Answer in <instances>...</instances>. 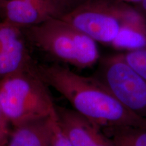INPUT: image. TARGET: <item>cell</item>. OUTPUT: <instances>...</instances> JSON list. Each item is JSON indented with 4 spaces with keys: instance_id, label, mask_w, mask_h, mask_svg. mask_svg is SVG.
Segmentation results:
<instances>
[{
    "instance_id": "obj_1",
    "label": "cell",
    "mask_w": 146,
    "mask_h": 146,
    "mask_svg": "<svg viewBox=\"0 0 146 146\" xmlns=\"http://www.w3.org/2000/svg\"><path fill=\"white\" fill-rule=\"evenodd\" d=\"M32 68L48 87L65 98L74 109L102 128L121 125L146 127V118L133 114L95 77L76 74L59 64H37Z\"/></svg>"
},
{
    "instance_id": "obj_2",
    "label": "cell",
    "mask_w": 146,
    "mask_h": 146,
    "mask_svg": "<svg viewBox=\"0 0 146 146\" xmlns=\"http://www.w3.org/2000/svg\"><path fill=\"white\" fill-rule=\"evenodd\" d=\"M22 30L31 44L64 64L86 69L100 60L97 42L60 18H50Z\"/></svg>"
},
{
    "instance_id": "obj_3",
    "label": "cell",
    "mask_w": 146,
    "mask_h": 146,
    "mask_svg": "<svg viewBox=\"0 0 146 146\" xmlns=\"http://www.w3.org/2000/svg\"><path fill=\"white\" fill-rule=\"evenodd\" d=\"M47 87L32 64L0 78V107L12 127L54 112Z\"/></svg>"
},
{
    "instance_id": "obj_4",
    "label": "cell",
    "mask_w": 146,
    "mask_h": 146,
    "mask_svg": "<svg viewBox=\"0 0 146 146\" xmlns=\"http://www.w3.org/2000/svg\"><path fill=\"white\" fill-rule=\"evenodd\" d=\"M129 5L117 0H88L59 18L97 43L110 46Z\"/></svg>"
},
{
    "instance_id": "obj_5",
    "label": "cell",
    "mask_w": 146,
    "mask_h": 146,
    "mask_svg": "<svg viewBox=\"0 0 146 146\" xmlns=\"http://www.w3.org/2000/svg\"><path fill=\"white\" fill-rule=\"evenodd\" d=\"M94 76L133 114L146 118V79L133 70L120 54L100 59Z\"/></svg>"
},
{
    "instance_id": "obj_6",
    "label": "cell",
    "mask_w": 146,
    "mask_h": 146,
    "mask_svg": "<svg viewBox=\"0 0 146 146\" xmlns=\"http://www.w3.org/2000/svg\"><path fill=\"white\" fill-rule=\"evenodd\" d=\"M60 127L72 146H113L101 127L75 109L56 105Z\"/></svg>"
},
{
    "instance_id": "obj_7",
    "label": "cell",
    "mask_w": 146,
    "mask_h": 146,
    "mask_svg": "<svg viewBox=\"0 0 146 146\" xmlns=\"http://www.w3.org/2000/svg\"><path fill=\"white\" fill-rule=\"evenodd\" d=\"M59 17L52 1L0 0V21L19 28L33 27Z\"/></svg>"
},
{
    "instance_id": "obj_8",
    "label": "cell",
    "mask_w": 146,
    "mask_h": 146,
    "mask_svg": "<svg viewBox=\"0 0 146 146\" xmlns=\"http://www.w3.org/2000/svg\"><path fill=\"white\" fill-rule=\"evenodd\" d=\"M25 41L21 28L0 21V78L33 62Z\"/></svg>"
},
{
    "instance_id": "obj_9",
    "label": "cell",
    "mask_w": 146,
    "mask_h": 146,
    "mask_svg": "<svg viewBox=\"0 0 146 146\" xmlns=\"http://www.w3.org/2000/svg\"><path fill=\"white\" fill-rule=\"evenodd\" d=\"M56 108V107H55ZM56 109L49 116L27 120L13 127L8 146H51Z\"/></svg>"
},
{
    "instance_id": "obj_10",
    "label": "cell",
    "mask_w": 146,
    "mask_h": 146,
    "mask_svg": "<svg viewBox=\"0 0 146 146\" xmlns=\"http://www.w3.org/2000/svg\"><path fill=\"white\" fill-rule=\"evenodd\" d=\"M122 52L146 47V16L130 5L124 16L121 27L110 45Z\"/></svg>"
},
{
    "instance_id": "obj_11",
    "label": "cell",
    "mask_w": 146,
    "mask_h": 146,
    "mask_svg": "<svg viewBox=\"0 0 146 146\" xmlns=\"http://www.w3.org/2000/svg\"><path fill=\"white\" fill-rule=\"evenodd\" d=\"M113 146H146V127L121 125L102 128Z\"/></svg>"
},
{
    "instance_id": "obj_12",
    "label": "cell",
    "mask_w": 146,
    "mask_h": 146,
    "mask_svg": "<svg viewBox=\"0 0 146 146\" xmlns=\"http://www.w3.org/2000/svg\"><path fill=\"white\" fill-rule=\"evenodd\" d=\"M126 62L146 79V47L120 53Z\"/></svg>"
},
{
    "instance_id": "obj_13",
    "label": "cell",
    "mask_w": 146,
    "mask_h": 146,
    "mask_svg": "<svg viewBox=\"0 0 146 146\" xmlns=\"http://www.w3.org/2000/svg\"><path fill=\"white\" fill-rule=\"evenodd\" d=\"M11 123L0 107V146L8 145L12 128Z\"/></svg>"
},
{
    "instance_id": "obj_14",
    "label": "cell",
    "mask_w": 146,
    "mask_h": 146,
    "mask_svg": "<svg viewBox=\"0 0 146 146\" xmlns=\"http://www.w3.org/2000/svg\"><path fill=\"white\" fill-rule=\"evenodd\" d=\"M87 1L88 0H53L59 12L60 17Z\"/></svg>"
},
{
    "instance_id": "obj_15",
    "label": "cell",
    "mask_w": 146,
    "mask_h": 146,
    "mask_svg": "<svg viewBox=\"0 0 146 146\" xmlns=\"http://www.w3.org/2000/svg\"><path fill=\"white\" fill-rule=\"evenodd\" d=\"M135 7L146 16V0H143L141 2H140Z\"/></svg>"
},
{
    "instance_id": "obj_16",
    "label": "cell",
    "mask_w": 146,
    "mask_h": 146,
    "mask_svg": "<svg viewBox=\"0 0 146 146\" xmlns=\"http://www.w3.org/2000/svg\"><path fill=\"white\" fill-rule=\"evenodd\" d=\"M118 1H120V2H123L125 3H127V4L129 5H137L139 4L140 2H141L143 0H117Z\"/></svg>"
},
{
    "instance_id": "obj_17",
    "label": "cell",
    "mask_w": 146,
    "mask_h": 146,
    "mask_svg": "<svg viewBox=\"0 0 146 146\" xmlns=\"http://www.w3.org/2000/svg\"><path fill=\"white\" fill-rule=\"evenodd\" d=\"M39 1H53V0H39ZM53 2H54V1H53Z\"/></svg>"
}]
</instances>
